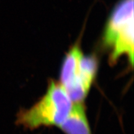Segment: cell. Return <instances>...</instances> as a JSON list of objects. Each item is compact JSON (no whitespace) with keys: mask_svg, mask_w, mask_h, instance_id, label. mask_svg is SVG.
Returning a JSON list of instances; mask_svg holds the SVG:
<instances>
[{"mask_svg":"<svg viewBox=\"0 0 134 134\" xmlns=\"http://www.w3.org/2000/svg\"><path fill=\"white\" fill-rule=\"evenodd\" d=\"M73 101L60 82L51 80L46 93L31 108L21 109L16 124L27 129L59 127L71 110Z\"/></svg>","mask_w":134,"mask_h":134,"instance_id":"1","label":"cell"},{"mask_svg":"<svg viewBox=\"0 0 134 134\" xmlns=\"http://www.w3.org/2000/svg\"><path fill=\"white\" fill-rule=\"evenodd\" d=\"M98 60L84 56L78 46L68 52L60 71V81L73 102H84L96 78Z\"/></svg>","mask_w":134,"mask_h":134,"instance_id":"2","label":"cell"},{"mask_svg":"<svg viewBox=\"0 0 134 134\" xmlns=\"http://www.w3.org/2000/svg\"><path fill=\"white\" fill-rule=\"evenodd\" d=\"M133 0H121L110 15L104 34V43L110 50V62L125 55L133 65Z\"/></svg>","mask_w":134,"mask_h":134,"instance_id":"3","label":"cell"},{"mask_svg":"<svg viewBox=\"0 0 134 134\" xmlns=\"http://www.w3.org/2000/svg\"><path fill=\"white\" fill-rule=\"evenodd\" d=\"M58 127L65 134H92L84 102H73L69 114Z\"/></svg>","mask_w":134,"mask_h":134,"instance_id":"4","label":"cell"}]
</instances>
